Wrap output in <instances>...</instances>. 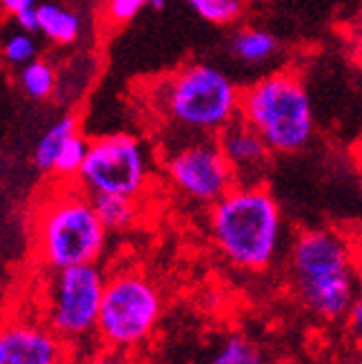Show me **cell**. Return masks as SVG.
Returning <instances> with one entry per match:
<instances>
[{
    "mask_svg": "<svg viewBox=\"0 0 362 364\" xmlns=\"http://www.w3.org/2000/svg\"><path fill=\"white\" fill-rule=\"evenodd\" d=\"M289 271L307 311L322 320H345L356 300V253L338 229L300 231L289 251Z\"/></svg>",
    "mask_w": 362,
    "mask_h": 364,
    "instance_id": "1",
    "label": "cell"
},
{
    "mask_svg": "<svg viewBox=\"0 0 362 364\" xmlns=\"http://www.w3.org/2000/svg\"><path fill=\"white\" fill-rule=\"evenodd\" d=\"M209 233L233 267L262 271L274 264L282 247L278 200L265 185H236L209 207Z\"/></svg>",
    "mask_w": 362,
    "mask_h": 364,
    "instance_id": "2",
    "label": "cell"
},
{
    "mask_svg": "<svg viewBox=\"0 0 362 364\" xmlns=\"http://www.w3.org/2000/svg\"><path fill=\"white\" fill-rule=\"evenodd\" d=\"M240 91L223 69L191 63L162 82L158 105L162 118L187 140L215 138L223 127L238 116Z\"/></svg>",
    "mask_w": 362,
    "mask_h": 364,
    "instance_id": "3",
    "label": "cell"
},
{
    "mask_svg": "<svg viewBox=\"0 0 362 364\" xmlns=\"http://www.w3.org/2000/svg\"><path fill=\"white\" fill-rule=\"evenodd\" d=\"M238 116L251 124L274 154H298L316 134L314 105L296 71H274L238 98Z\"/></svg>",
    "mask_w": 362,
    "mask_h": 364,
    "instance_id": "4",
    "label": "cell"
},
{
    "mask_svg": "<svg viewBox=\"0 0 362 364\" xmlns=\"http://www.w3.org/2000/svg\"><path fill=\"white\" fill-rule=\"evenodd\" d=\"M107 242V229L98 220L80 187L51 196L36 218V247L49 269L96 262Z\"/></svg>",
    "mask_w": 362,
    "mask_h": 364,
    "instance_id": "5",
    "label": "cell"
},
{
    "mask_svg": "<svg viewBox=\"0 0 362 364\" xmlns=\"http://www.w3.org/2000/svg\"><path fill=\"white\" fill-rule=\"evenodd\" d=\"M162 314L156 284L138 271H122L105 280L96 338L112 351H129L147 340Z\"/></svg>",
    "mask_w": 362,
    "mask_h": 364,
    "instance_id": "6",
    "label": "cell"
},
{
    "mask_svg": "<svg viewBox=\"0 0 362 364\" xmlns=\"http://www.w3.org/2000/svg\"><path fill=\"white\" fill-rule=\"evenodd\" d=\"M45 302L49 329L74 344L96 336V320L105 289V276L96 262L51 269Z\"/></svg>",
    "mask_w": 362,
    "mask_h": 364,
    "instance_id": "7",
    "label": "cell"
},
{
    "mask_svg": "<svg viewBox=\"0 0 362 364\" xmlns=\"http://www.w3.org/2000/svg\"><path fill=\"white\" fill-rule=\"evenodd\" d=\"M78 187L87 196L118 193L138 198L149 180V160L138 138L110 134L89 142L78 171Z\"/></svg>",
    "mask_w": 362,
    "mask_h": 364,
    "instance_id": "8",
    "label": "cell"
},
{
    "mask_svg": "<svg viewBox=\"0 0 362 364\" xmlns=\"http://www.w3.org/2000/svg\"><path fill=\"white\" fill-rule=\"evenodd\" d=\"M167 173L180 193L209 207L236 187V178L215 138L180 144L167 158Z\"/></svg>",
    "mask_w": 362,
    "mask_h": 364,
    "instance_id": "9",
    "label": "cell"
},
{
    "mask_svg": "<svg viewBox=\"0 0 362 364\" xmlns=\"http://www.w3.org/2000/svg\"><path fill=\"white\" fill-rule=\"evenodd\" d=\"M0 364H69V344L47 322L16 318L0 324Z\"/></svg>",
    "mask_w": 362,
    "mask_h": 364,
    "instance_id": "10",
    "label": "cell"
},
{
    "mask_svg": "<svg viewBox=\"0 0 362 364\" xmlns=\"http://www.w3.org/2000/svg\"><path fill=\"white\" fill-rule=\"evenodd\" d=\"M215 142L233 171L236 185H265L274 151L251 124L236 116L215 134Z\"/></svg>",
    "mask_w": 362,
    "mask_h": 364,
    "instance_id": "11",
    "label": "cell"
},
{
    "mask_svg": "<svg viewBox=\"0 0 362 364\" xmlns=\"http://www.w3.org/2000/svg\"><path fill=\"white\" fill-rule=\"evenodd\" d=\"M36 21H38V31L56 45H74L82 36L80 14L53 0L36 5Z\"/></svg>",
    "mask_w": 362,
    "mask_h": 364,
    "instance_id": "12",
    "label": "cell"
},
{
    "mask_svg": "<svg viewBox=\"0 0 362 364\" xmlns=\"http://www.w3.org/2000/svg\"><path fill=\"white\" fill-rule=\"evenodd\" d=\"M89 198H92V207L98 215V220L107 231H122L136 223L138 218L136 198L118 196V193H96Z\"/></svg>",
    "mask_w": 362,
    "mask_h": 364,
    "instance_id": "13",
    "label": "cell"
},
{
    "mask_svg": "<svg viewBox=\"0 0 362 364\" xmlns=\"http://www.w3.org/2000/svg\"><path fill=\"white\" fill-rule=\"evenodd\" d=\"M278 41L265 29H243L231 38V53L245 65H260L274 58Z\"/></svg>",
    "mask_w": 362,
    "mask_h": 364,
    "instance_id": "14",
    "label": "cell"
},
{
    "mask_svg": "<svg viewBox=\"0 0 362 364\" xmlns=\"http://www.w3.org/2000/svg\"><path fill=\"white\" fill-rule=\"evenodd\" d=\"M74 134H78V120H76V116H63L60 120L53 122L49 129L43 134L38 144H36V149H33V165L38 167L41 171H45V173H51L56 154L60 151L65 140L71 138Z\"/></svg>",
    "mask_w": 362,
    "mask_h": 364,
    "instance_id": "15",
    "label": "cell"
},
{
    "mask_svg": "<svg viewBox=\"0 0 362 364\" xmlns=\"http://www.w3.org/2000/svg\"><path fill=\"white\" fill-rule=\"evenodd\" d=\"M18 82H21L23 91L29 98L45 100V98H51L53 91H56L58 74H56V69L51 67V63H47L43 58H33L21 67Z\"/></svg>",
    "mask_w": 362,
    "mask_h": 364,
    "instance_id": "16",
    "label": "cell"
},
{
    "mask_svg": "<svg viewBox=\"0 0 362 364\" xmlns=\"http://www.w3.org/2000/svg\"><path fill=\"white\" fill-rule=\"evenodd\" d=\"M209 364H265V358L256 344H251L247 338L229 336L213 353Z\"/></svg>",
    "mask_w": 362,
    "mask_h": 364,
    "instance_id": "17",
    "label": "cell"
},
{
    "mask_svg": "<svg viewBox=\"0 0 362 364\" xmlns=\"http://www.w3.org/2000/svg\"><path fill=\"white\" fill-rule=\"evenodd\" d=\"M87 147H89V140L82 138L80 134L67 138L60 151L56 154V160H53L51 173H56L60 178H76L82 167V160L87 156Z\"/></svg>",
    "mask_w": 362,
    "mask_h": 364,
    "instance_id": "18",
    "label": "cell"
},
{
    "mask_svg": "<svg viewBox=\"0 0 362 364\" xmlns=\"http://www.w3.org/2000/svg\"><path fill=\"white\" fill-rule=\"evenodd\" d=\"M187 3L211 25H231L243 16V0H187Z\"/></svg>",
    "mask_w": 362,
    "mask_h": 364,
    "instance_id": "19",
    "label": "cell"
},
{
    "mask_svg": "<svg viewBox=\"0 0 362 364\" xmlns=\"http://www.w3.org/2000/svg\"><path fill=\"white\" fill-rule=\"evenodd\" d=\"M3 56L9 65L23 67L25 63L38 58V45H36L31 33L16 31V33L7 36V41L3 45Z\"/></svg>",
    "mask_w": 362,
    "mask_h": 364,
    "instance_id": "20",
    "label": "cell"
},
{
    "mask_svg": "<svg viewBox=\"0 0 362 364\" xmlns=\"http://www.w3.org/2000/svg\"><path fill=\"white\" fill-rule=\"evenodd\" d=\"M142 7H147V0H107L105 16H107V21H112L114 25H124V23H129Z\"/></svg>",
    "mask_w": 362,
    "mask_h": 364,
    "instance_id": "21",
    "label": "cell"
},
{
    "mask_svg": "<svg viewBox=\"0 0 362 364\" xmlns=\"http://www.w3.org/2000/svg\"><path fill=\"white\" fill-rule=\"evenodd\" d=\"M80 364H134L132 360H127V355H122V351H112V349H107V351H98L94 355H89L85 362Z\"/></svg>",
    "mask_w": 362,
    "mask_h": 364,
    "instance_id": "22",
    "label": "cell"
},
{
    "mask_svg": "<svg viewBox=\"0 0 362 364\" xmlns=\"http://www.w3.org/2000/svg\"><path fill=\"white\" fill-rule=\"evenodd\" d=\"M14 18H16V25L21 27V31H27V33L38 31V21H36V7L21 9L18 14H14Z\"/></svg>",
    "mask_w": 362,
    "mask_h": 364,
    "instance_id": "23",
    "label": "cell"
},
{
    "mask_svg": "<svg viewBox=\"0 0 362 364\" xmlns=\"http://www.w3.org/2000/svg\"><path fill=\"white\" fill-rule=\"evenodd\" d=\"M38 5V0H0V7H3L7 14H18L21 9H27V7H36Z\"/></svg>",
    "mask_w": 362,
    "mask_h": 364,
    "instance_id": "24",
    "label": "cell"
},
{
    "mask_svg": "<svg viewBox=\"0 0 362 364\" xmlns=\"http://www.w3.org/2000/svg\"><path fill=\"white\" fill-rule=\"evenodd\" d=\"M347 318H349L351 329L360 333V326H362V302H360V298H356V300H353V304L349 306Z\"/></svg>",
    "mask_w": 362,
    "mask_h": 364,
    "instance_id": "25",
    "label": "cell"
},
{
    "mask_svg": "<svg viewBox=\"0 0 362 364\" xmlns=\"http://www.w3.org/2000/svg\"><path fill=\"white\" fill-rule=\"evenodd\" d=\"M147 7L160 11V9H165V7H167V0H147Z\"/></svg>",
    "mask_w": 362,
    "mask_h": 364,
    "instance_id": "26",
    "label": "cell"
},
{
    "mask_svg": "<svg viewBox=\"0 0 362 364\" xmlns=\"http://www.w3.org/2000/svg\"><path fill=\"white\" fill-rule=\"evenodd\" d=\"M351 364H362V362H360V360H353V362H351Z\"/></svg>",
    "mask_w": 362,
    "mask_h": 364,
    "instance_id": "27",
    "label": "cell"
}]
</instances>
